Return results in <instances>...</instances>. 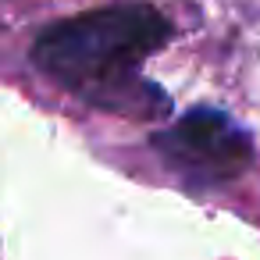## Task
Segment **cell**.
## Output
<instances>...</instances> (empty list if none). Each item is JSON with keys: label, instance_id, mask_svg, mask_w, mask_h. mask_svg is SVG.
<instances>
[{"label": "cell", "instance_id": "cell-1", "mask_svg": "<svg viewBox=\"0 0 260 260\" xmlns=\"http://www.w3.org/2000/svg\"><path fill=\"white\" fill-rule=\"evenodd\" d=\"M168 36V18L150 4H114L43 29L32 47V61L43 75L57 79L61 86L100 107L136 118H157L168 114V96H139L160 89L139 86L136 68L143 64V57L164 47Z\"/></svg>", "mask_w": 260, "mask_h": 260}, {"label": "cell", "instance_id": "cell-2", "mask_svg": "<svg viewBox=\"0 0 260 260\" xmlns=\"http://www.w3.org/2000/svg\"><path fill=\"white\" fill-rule=\"evenodd\" d=\"M153 146L196 178H232L253 160L249 136L221 111L196 107L164 136H153Z\"/></svg>", "mask_w": 260, "mask_h": 260}]
</instances>
